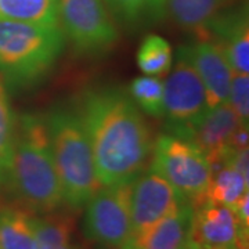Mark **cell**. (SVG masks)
<instances>
[{"instance_id": "obj_1", "label": "cell", "mask_w": 249, "mask_h": 249, "mask_svg": "<svg viewBox=\"0 0 249 249\" xmlns=\"http://www.w3.org/2000/svg\"><path fill=\"white\" fill-rule=\"evenodd\" d=\"M78 111L103 187L134 181L144 170L154 142L129 93L116 88L89 90L80 100Z\"/></svg>"}, {"instance_id": "obj_2", "label": "cell", "mask_w": 249, "mask_h": 249, "mask_svg": "<svg viewBox=\"0 0 249 249\" xmlns=\"http://www.w3.org/2000/svg\"><path fill=\"white\" fill-rule=\"evenodd\" d=\"M6 190L36 213H50L64 202L45 118L24 115L17 137Z\"/></svg>"}, {"instance_id": "obj_3", "label": "cell", "mask_w": 249, "mask_h": 249, "mask_svg": "<svg viewBox=\"0 0 249 249\" xmlns=\"http://www.w3.org/2000/svg\"><path fill=\"white\" fill-rule=\"evenodd\" d=\"M64 202L78 209L103 188L89 136L78 109L57 107L45 116Z\"/></svg>"}, {"instance_id": "obj_4", "label": "cell", "mask_w": 249, "mask_h": 249, "mask_svg": "<svg viewBox=\"0 0 249 249\" xmlns=\"http://www.w3.org/2000/svg\"><path fill=\"white\" fill-rule=\"evenodd\" d=\"M65 46L60 25L43 27L0 18V75L14 88L45 79Z\"/></svg>"}, {"instance_id": "obj_5", "label": "cell", "mask_w": 249, "mask_h": 249, "mask_svg": "<svg viewBox=\"0 0 249 249\" xmlns=\"http://www.w3.org/2000/svg\"><path fill=\"white\" fill-rule=\"evenodd\" d=\"M150 168L160 173L193 206L202 204L213 169L194 142L173 134H162L154 144Z\"/></svg>"}, {"instance_id": "obj_6", "label": "cell", "mask_w": 249, "mask_h": 249, "mask_svg": "<svg viewBox=\"0 0 249 249\" xmlns=\"http://www.w3.org/2000/svg\"><path fill=\"white\" fill-rule=\"evenodd\" d=\"M165 85L163 118L169 134L187 139L208 112V98L202 80L178 47L176 62L170 67Z\"/></svg>"}, {"instance_id": "obj_7", "label": "cell", "mask_w": 249, "mask_h": 249, "mask_svg": "<svg viewBox=\"0 0 249 249\" xmlns=\"http://www.w3.org/2000/svg\"><path fill=\"white\" fill-rule=\"evenodd\" d=\"M58 22L64 35L82 54L106 53L119 37L104 0H60Z\"/></svg>"}, {"instance_id": "obj_8", "label": "cell", "mask_w": 249, "mask_h": 249, "mask_svg": "<svg viewBox=\"0 0 249 249\" xmlns=\"http://www.w3.org/2000/svg\"><path fill=\"white\" fill-rule=\"evenodd\" d=\"M130 187L132 183L103 187L86 204L83 229L89 240L122 249L132 238Z\"/></svg>"}, {"instance_id": "obj_9", "label": "cell", "mask_w": 249, "mask_h": 249, "mask_svg": "<svg viewBox=\"0 0 249 249\" xmlns=\"http://www.w3.org/2000/svg\"><path fill=\"white\" fill-rule=\"evenodd\" d=\"M188 202L168 180L148 168L132 181L130 217L133 235Z\"/></svg>"}, {"instance_id": "obj_10", "label": "cell", "mask_w": 249, "mask_h": 249, "mask_svg": "<svg viewBox=\"0 0 249 249\" xmlns=\"http://www.w3.org/2000/svg\"><path fill=\"white\" fill-rule=\"evenodd\" d=\"M248 231L231 206L204 201L194 206L191 249H247Z\"/></svg>"}, {"instance_id": "obj_11", "label": "cell", "mask_w": 249, "mask_h": 249, "mask_svg": "<svg viewBox=\"0 0 249 249\" xmlns=\"http://www.w3.org/2000/svg\"><path fill=\"white\" fill-rule=\"evenodd\" d=\"M240 124L242 122L229 103L219 104L208 109L186 140L194 142L204 152L214 172L222 168L230 152L234 151L231 140Z\"/></svg>"}, {"instance_id": "obj_12", "label": "cell", "mask_w": 249, "mask_h": 249, "mask_svg": "<svg viewBox=\"0 0 249 249\" xmlns=\"http://www.w3.org/2000/svg\"><path fill=\"white\" fill-rule=\"evenodd\" d=\"M180 49L204 83L209 108L227 103L234 71L222 47L213 40H199Z\"/></svg>"}, {"instance_id": "obj_13", "label": "cell", "mask_w": 249, "mask_h": 249, "mask_svg": "<svg viewBox=\"0 0 249 249\" xmlns=\"http://www.w3.org/2000/svg\"><path fill=\"white\" fill-rule=\"evenodd\" d=\"M194 206L186 202L145 230L132 235L122 249H191Z\"/></svg>"}, {"instance_id": "obj_14", "label": "cell", "mask_w": 249, "mask_h": 249, "mask_svg": "<svg viewBox=\"0 0 249 249\" xmlns=\"http://www.w3.org/2000/svg\"><path fill=\"white\" fill-rule=\"evenodd\" d=\"M206 35L214 37L235 73H249V24L248 9L220 13L208 28Z\"/></svg>"}, {"instance_id": "obj_15", "label": "cell", "mask_w": 249, "mask_h": 249, "mask_svg": "<svg viewBox=\"0 0 249 249\" xmlns=\"http://www.w3.org/2000/svg\"><path fill=\"white\" fill-rule=\"evenodd\" d=\"M231 0H166V14L178 27L206 35L214 18L223 13Z\"/></svg>"}, {"instance_id": "obj_16", "label": "cell", "mask_w": 249, "mask_h": 249, "mask_svg": "<svg viewBox=\"0 0 249 249\" xmlns=\"http://www.w3.org/2000/svg\"><path fill=\"white\" fill-rule=\"evenodd\" d=\"M60 0H0V18L43 27H57Z\"/></svg>"}, {"instance_id": "obj_17", "label": "cell", "mask_w": 249, "mask_h": 249, "mask_svg": "<svg viewBox=\"0 0 249 249\" xmlns=\"http://www.w3.org/2000/svg\"><path fill=\"white\" fill-rule=\"evenodd\" d=\"M34 216L18 208L0 209V249H34Z\"/></svg>"}, {"instance_id": "obj_18", "label": "cell", "mask_w": 249, "mask_h": 249, "mask_svg": "<svg viewBox=\"0 0 249 249\" xmlns=\"http://www.w3.org/2000/svg\"><path fill=\"white\" fill-rule=\"evenodd\" d=\"M34 249H78L72 242L73 220L68 214L53 212L34 217Z\"/></svg>"}, {"instance_id": "obj_19", "label": "cell", "mask_w": 249, "mask_h": 249, "mask_svg": "<svg viewBox=\"0 0 249 249\" xmlns=\"http://www.w3.org/2000/svg\"><path fill=\"white\" fill-rule=\"evenodd\" d=\"M16 137L17 122L10 106L6 83L0 79V193L6 190Z\"/></svg>"}, {"instance_id": "obj_20", "label": "cell", "mask_w": 249, "mask_h": 249, "mask_svg": "<svg viewBox=\"0 0 249 249\" xmlns=\"http://www.w3.org/2000/svg\"><path fill=\"white\" fill-rule=\"evenodd\" d=\"M119 21L147 25L166 16V0H104Z\"/></svg>"}, {"instance_id": "obj_21", "label": "cell", "mask_w": 249, "mask_h": 249, "mask_svg": "<svg viewBox=\"0 0 249 249\" xmlns=\"http://www.w3.org/2000/svg\"><path fill=\"white\" fill-rule=\"evenodd\" d=\"M249 181L241 176L230 165H223L213 172L208 187L205 201L214 204L234 206L245 193H248Z\"/></svg>"}, {"instance_id": "obj_22", "label": "cell", "mask_w": 249, "mask_h": 249, "mask_svg": "<svg viewBox=\"0 0 249 249\" xmlns=\"http://www.w3.org/2000/svg\"><path fill=\"white\" fill-rule=\"evenodd\" d=\"M129 96L144 114L154 118H163L165 85L158 76L142 75L136 78L129 86Z\"/></svg>"}, {"instance_id": "obj_23", "label": "cell", "mask_w": 249, "mask_h": 249, "mask_svg": "<svg viewBox=\"0 0 249 249\" xmlns=\"http://www.w3.org/2000/svg\"><path fill=\"white\" fill-rule=\"evenodd\" d=\"M173 64V53L169 42L162 36L148 35L137 52V65L144 75L160 76L168 73Z\"/></svg>"}, {"instance_id": "obj_24", "label": "cell", "mask_w": 249, "mask_h": 249, "mask_svg": "<svg viewBox=\"0 0 249 249\" xmlns=\"http://www.w3.org/2000/svg\"><path fill=\"white\" fill-rule=\"evenodd\" d=\"M227 103L231 106L234 112L242 124H248L249 119V76L247 73L232 75L230 94Z\"/></svg>"}, {"instance_id": "obj_25", "label": "cell", "mask_w": 249, "mask_h": 249, "mask_svg": "<svg viewBox=\"0 0 249 249\" xmlns=\"http://www.w3.org/2000/svg\"><path fill=\"white\" fill-rule=\"evenodd\" d=\"M234 212L238 217L241 227L244 230H249V193H245L244 196H241L240 199L235 202V205L232 206Z\"/></svg>"}]
</instances>
